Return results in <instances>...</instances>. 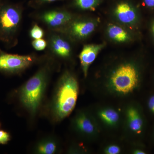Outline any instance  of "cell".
Instances as JSON below:
<instances>
[{
  "mask_svg": "<svg viewBox=\"0 0 154 154\" xmlns=\"http://www.w3.org/2000/svg\"><path fill=\"white\" fill-rule=\"evenodd\" d=\"M79 94V85L74 77L68 73L61 77L54 103V115L57 120L68 116L75 108Z\"/></svg>",
  "mask_w": 154,
  "mask_h": 154,
  "instance_id": "6da1fadb",
  "label": "cell"
},
{
  "mask_svg": "<svg viewBox=\"0 0 154 154\" xmlns=\"http://www.w3.org/2000/svg\"><path fill=\"white\" fill-rule=\"evenodd\" d=\"M47 81L45 70H39L28 80L21 89L20 99L23 105L34 113L40 105Z\"/></svg>",
  "mask_w": 154,
  "mask_h": 154,
  "instance_id": "7a4b0ae2",
  "label": "cell"
},
{
  "mask_svg": "<svg viewBox=\"0 0 154 154\" xmlns=\"http://www.w3.org/2000/svg\"><path fill=\"white\" fill-rule=\"evenodd\" d=\"M111 81L116 91L122 94H128L137 87L138 75L134 67L127 64L117 69L112 75Z\"/></svg>",
  "mask_w": 154,
  "mask_h": 154,
  "instance_id": "3957f363",
  "label": "cell"
},
{
  "mask_svg": "<svg viewBox=\"0 0 154 154\" xmlns=\"http://www.w3.org/2000/svg\"><path fill=\"white\" fill-rule=\"evenodd\" d=\"M21 19L18 7L9 4H0V34L8 39L15 33Z\"/></svg>",
  "mask_w": 154,
  "mask_h": 154,
  "instance_id": "277c9868",
  "label": "cell"
},
{
  "mask_svg": "<svg viewBox=\"0 0 154 154\" xmlns=\"http://www.w3.org/2000/svg\"><path fill=\"white\" fill-rule=\"evenodd\" d=\"M30 56H22L0 53V71L8 73H15L25 69L33 62Z\"/></svg>",
  "mask_w": 154,
  "mask_h": 154,
  "instance_id": "5b68a950",
  "label": "cell"
},
{
  "mask_svg": "<svg viewBox=\"0 0 154 154\" xmlns=\"http://www.w3.org/2000/svg\"><path fill=\"white\" fill-rule=\"evenodd\" d=\"M104 46V44L88 45L83 48L80 53L79 58L84 75H88V69L96 59L99 51Z\"/></svg>",
  "mask_w": 154,
  "mask_h": 154,
  "instance_id": "8992f818",
  "label": "cell"
},
{
  "mask_svg": "<svg viewBox=\"0 0 154 154\" xmlns=\"http://www.w3.org/2000/svg\"><path fill=\"white\" fill-rule=\"evenodd\" d=\"M42 19L48 25L52 27H57L64 25L71 19L67 13L62 11H52L45 13Z\"/></svg>",
  "mask_w": 154,
  "mask_h": 154,
  "instance_id": "52a82bcc",
  "label": "cell"
},
{
  "mask_svg": "<svg viewBox=\"0 0 154 154\" xmlns=\"http://www.w3.org/2000/svg\"><path fill=\"white\" fill-rule=\"evenodd\" d=\"M115 13L119 20L125 24L132 23L136 19L135 12L128 3L119 4L116 9Z\"/></svg>",
  "mask_w": 154,
  "mask_h": 154,
  "instance_id": "ba28073f",
  "label": "cell"
},
{
  "mask_svg": "<svg viewBox=\"0 0 154 154\" xmlns=\"http://www.w3.org/2000/svg\"><path fill=\"white\" fill-rule=\"evenodd\" d=\"M95 29V24L90 21L75 22L71 28L72 33L79 38L87 37L91 34Z\"/></svg>",
  "mask_w": 154,
  "mask_h": 154,
  "instance_id": "9c48e42d",
  "label": "cell"
},
{
  "mask_svg": "<svg viewBox=\"0 0 154 154\" xmlns=\"http://www.w3.org/2000/svg\"><path fill=\"white\" fill-rule=\"evenodd\" d=\"M51 45L53 50L57 55L62 57H66L69 55L71 51L69 44L60 36L53 37Z\"/></svg>",
  "mask_w": 154,
  "mask_h": 154,
  "instance_id": "30bf717a",
  "label": "cell"
},
{
  "mask_svg": "<svg viewBox=\"0 0 154 154\" xmlns=\"http://www.w3.org/2000/svg\"><path fill=\"white\" fill-rule=\"evenodd\" d=\"M130 128L133 131L140 133L143 125V121L137 110L131 108L128 112Z\"/></svg>",
  "mask_w": 154,
  "mask_h": 154,
  "instance_id": "8fae6325",
  "label": "cell"
},
{
  "mask_svg": "<svg viewBox=\"0 0 154 154\" xmlns=\"http://www.w3.org/2000/svg\"><path fill=\"white\" fill-rule=\"evenodd\" d=\"M108 33L111 39L118 42H124L129 38V36L126 31L117 25H110L108 28Z\"/></svg>",
  "mask_w": 154,
  "mask_h": 154,
  "instance_id": "7c38bea8",
  "label": "cell"
},
{
  "mask_svg": "<svg viewBox=\"0 0 154 154\" xmlns=\"http://www.w3.org/2000/svg\"><path fill=\"white\" fill-rule=\"evenodd\" d=\"M75 123L78 129L84 133L90 134L94 131V125L85 114L79 116L76 119Z\"/></svg>",
  "mask_w": 154,
  "mask_h": 154,
  "instance_id": "4fadbf2b",
  "label": "cell"
},
{
  "mask_svg": "<svg viewBox=\"0 0 154 154\" xmlns=\"http://www.w3.org/2000/svg\"><path fill=\"white\" fill-rule=\"evenodd\" d=\"M56 144L52 140H48L42 142L37 146V152L40 154H52L56 151Z\"/></svg>",
  "mask_w": 154,
  "mask_h": 154,
  "instance_id": "5bb4252c",
  "label": "cell"
},
{
  "mask_svg": "<svg viewBox=\"0 0 154 154\" xmlns=\"http://www.w3.org/2000/svg\"><path fill=\"white\" fill-rule=\"evenodd\" d=\"M101 118L105 122L109 124L116 123L119 119L118 113L112 109H106L103 110L100 113Z\"/></svg>",
  "mask_w": 154,
  "mask_h": 154,
  "instance_id": "9a60e30c",
  "label": "cell"
},
{
  "mask_svg": "<svg viewBox=\"0 0 154 154\" xmlns=\"http://www.w3.org/2000/svg\"><path fill=\"white\" fill-rule=\"evenodd\" d=\"M99 0H76V4L83 10H93L98 4Z\"/></svg>",
  "mask_w": 154,
  "mask_h": 154,
  "instance_id": "2e32d148",
  "label": "cell"
},
{
  "mask_svg": "<svg viewBox=\"0 0 154 154\" xmlns=\"http://www.w3.org/2000/svg\"><path fill=\"white\" fill-rule=\"evenodd\" d=\"M44 36V31L38 25H35L30 30V36L34 39L41 38Z\"/></svg>",
  "mask_w": 154,
  "mask_h": 154,
  "instance_id": "e0dca14e",
  "label": "cell"
},
{
  "mask_svg": "<svg viewBox=\"0 0 154 154\" xmlns=\"http://www.w3.org/2000/svg\"><path fill=\"white\" fill-rule=\"evenodd\" d=\"M33 47L37 51H42L45 49L47 45V43L42 38L35 39L32 42Z\"/></svg>",
  "mask_w": 154,
  "mask_h": 154,
  "instance_id": "ac0fdd59",
  "label": "cell"
},
{
  "mask_svg": "<svg viewBox=\"0 0 154 154\" xmlns=\"http://www.w3.org/2000/svg\"><path fill=\"white\" fill-rule=\"evenodd\" d=\"M11 135L8 132L0 130V144H6L11 140Z\"/></svg>",
  "mask_w": 154,
  "mask_h": 154,
  "instance_id": "d6986e66",
  "label": "cell"
},
{
  "mask_svg": "<svg viewBox=\"0 0 154 154\" xmlns=\"http://www.w3.org/2000/svg\"><path fill=\"white\" fill-rule=\"evenodd\" d=\"M120 152V149L118 146L112 145L109 146L106 150V152L109 154H117Z\"/></svg>",
  "mask_w": 154,
  "mask_h": 154,
  "instance_id": "ffe728a7",
  "label": "cell"
},
{
  "mask_svg": "<svg viewBox=\"0 0 154 154\" xmlns=\"http://www.w3.org/2000/svg\"><path fill=\"white\" fill-rule=\"evenodd\" d=\"M148 106L150 110L154 113V95L151 96L149 99Z\"/></svg>",
  "mask_w": 154,
  "mask_h": 154,
  "instance_id": "44dd1931",
  "label": "cell"
},
{
  "mask_svg": "<svg viewBox=\"0 0 154 154\" xmlns=\"http://www.w3.org/2000/svg\"><path fill=\"white\" fill-rule=\"evenodd\" d=\"M146 5L149 8L154 7V0H144Z\"/></svg>",
  "mask_w": 154,
  "mask_h": 154,
  "instance_id": "7402d4cb",
  "label": "cell"
},
{
  "mask_svg": "<svg viewBox=\"0 0 154 154\" xmlns=\"http://www.w3.org/2000/svg\"><path fill=\"white\" fill-rule=\"evenodd\" d=\"M134 153L136 154H145V152L142 151L137 150H136L134 152Z\"/></svg>",
  "mask_w": 154,
  "mask_h": 154,
  "instance_id": "603a6c76",
  "label": "cell"
},
{
  "mask_svg": "<svg viewBox=\"0 0 154 154\" xmlns=\"http://www.w3.org/2000/svg\"><path fill=\"white\" fill-rule=\"evenodd\" d=\"M41 1L44 2H55L57 0H41Z\"/></svg>",
  "mask_w": 154,
  "mask_h": 154,
  "instance_id": "cb8c5ba5",
  "label": "cell"
},
{
  "mask_svg": "<svg viewBox=\"0 0 154 154\" xmlns=\"http://www.w3.org/2000/svg\"><path fill=\"white\" fill-rule=\"evenodd\" d=\"M152 31L154 35V23L153 25L152 26Z\"/></svg>",
  "mask_w": 154,
  "mask_h": 154,
  "instance_id": "d4e9b609",
  "label": "cell"
},
{
  "mask_svg": "<svg viewBox=\"0 0 154 154\" xmlns=\"http://www.w3.org/2000/svg\"><path fill=\"white\" fill-rule=\"evenodd\" d=\"M0 127H1V124H0Z\"/></svg>",
  "mask_w": 154,
  "mask_h": 154,
  "instance_id": "484cf974",
  "label": "cell"
}]
</instances>
